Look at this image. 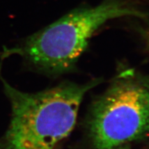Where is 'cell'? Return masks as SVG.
I'll list each match as a JSON object with an SVG mask.
<instances>
[{"label":"cell","mask_w":149,"mask_h":149,"mask_svg":"<svg viewBox=\"0 0 149 149\" xmlns=\"http://www.w3.org/2000/svg\"><path fill=\"white\" fill-rule=\"evenodd\" d=\"M148 16L149 6L143 0H102L74 9L8 51L44 69L64 71L73 66L91 37L107 22L122 17L142 21Z\"/></svg>","instance_id":"1"},{"label":"cell","mask_w":149,"mask_h":149,"mask_svg":"<svg viewBox=\"0 0 149 149\" xmlns=\"http://www.w3.org/2000/svg\"><path fill=\"white\" fill-rule=\"evenodd\" d=\"M12 117L1 149H54L69 135L85 93L98 81L63 84L37 93L17 90L3 80Z\"/></svg>","instance_id":"2"},{"label":"cell","mask_w":149,"mask_h":149,"mask_svg":"<svg viewBox=\"0 0 149 149\" xmlns=\"http://www.w3.org/2000/svg\"><path fill=\"white\" fill-rule=\"evenodd\" d=\"M96 149H113L149 134V83L122 77L95 104L90 120Z\"/></svg>","instance_id":"3"},{"label":"cell","mask_w":149,"mask_h":149,"mask_svg":"<svg viewBox=\"0 0 149 149\" xmlns=\"http://www.w3.org/2000/svg\"><path fill=\"white\" fill-rule=\"evenodd\" d=\"M141 22V24L137 26V32L139 33L140 37L144 42L146 48L149 53V17Z\"/></svg>","instance_id":"4"},{"label":"cell","mask_w":149,"mask_h":149,"mask_svg":"<svg viewBox=\"0 0 149 149\" xmlns=\"http://www.w3.org/2000/svg\"><path fill=\"white\" fill-rule=\"evenodd\" d=\"M120 149H126V148H120Z\"/></svg>","instance_id":"5"}]
</instances>
